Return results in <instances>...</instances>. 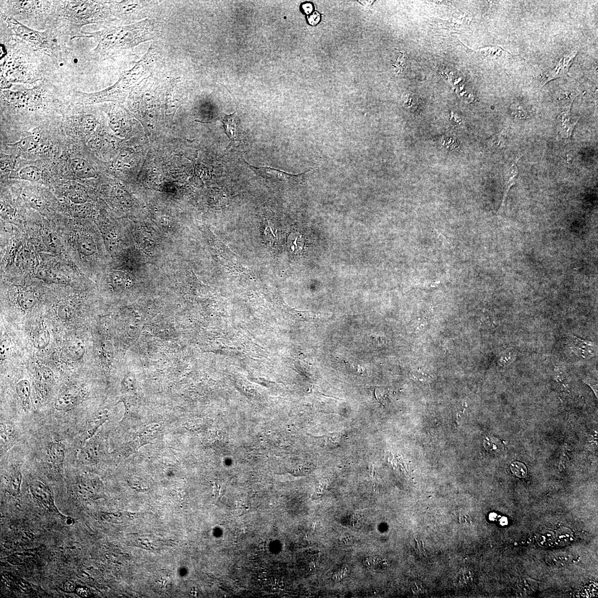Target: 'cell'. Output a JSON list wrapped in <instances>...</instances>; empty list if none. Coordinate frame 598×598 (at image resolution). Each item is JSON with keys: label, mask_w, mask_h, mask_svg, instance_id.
Here are the masks:
<instances>
[{"label": "cell", "mask_w": 598, "mask_h": 598, "mask_svg": "<svg viewBox=\"0 0 598 598\" xmlns=\"http://www.w3.org/2000/svg\"><path fill=\"white\" fill-rule=\"evenodd\" d=\"M161 25L154 18H148L129 25L112 26L93 32L80 33L77 38H93L97 42L93 51L95 55L103 57L117 55L133 49L142 43L155 39L161 34Z\"/></svg>", "instance_id": "cell-1"}, {"label": "cell", "mask_w": 598, "mask_h": 598, "mask_svg": "<svg viewBox=\"0 0 598 598\" xmlns=\"http://www.w3.org/2000/svg\"><path fill=\"white\" fill-rule=\"evenodd\" d=\"M51 16L53 23L71 38H77L84 26L104 23L113 19L107 1H61L56 2Z\"/></svg>", "instance_id": "cell-2"}, {"label": "cell", "mask_w": 598, "mask_h": 598, "mask_svg": "<svg viewBox=\"0 0 598 598\" xmlns=\"http://www.w3.org/2000/svg\"><path fill=\"white\" fill-rule=\"evenodd\" d=\"M158 62V51L151 45L140 60L124 73L117 82L102 91L92 93L78 92L83 101L94 104L107 101L123 102L141 81L150 76Z\"/></svg>", "instance_id": "cell-3"}, {"label": "cell", "mask_w": 598, "mask_h": 598, "mask_svg": "<svg viewBox=\"0 0 598 598\" xmlns=\"http://www.w3.org/2000/svg\"><path fill=\"white\" fill-rule=\"evenodd\" d=\"M1 17L15 35L27 43L33 50L41 51L58 63L60 61L59 47L51 32H40L27 27L15 18L1 12Z\"/></svg>", "instance_id": "cell-4"}, {"label": "cell", "mask_w": 598, "mask_h": 598, "mask_svg": "<svg viewBox=\"0 0 598 598\" xmlns=\"http://www.w3.org/2000/svg\"><path fill=\"white\" fill-rule=\"evenodd\" d=\"M111 9L114 20L124 23H134L148 18L156 4L149 1H107Z\"/></svg>", "instance_id": "cell-5"}, {"label": "cell", "mask_w": 598, "mask_h": 598, "mask_svg": "<svg viewBox=\"0 0 598 598\" xmlns=\"http://www.w3.org/2000/svg\"><path fill=\"white\" fill-rule=\"evenodd\" d=\"M3 3V13L25 21H37V19L51 15L52 1H7Z\"/></svg>", "instance_id": "cell-6"}, {"label": "cell", "mask_w": 598, "mask_h": 598, "mask_svg": "<svg viewBox=\"0 0 598 598\" xmlns=\"http://www.w3.org/2000/svg\"><path fill=\"white\" fill-rule=\"evenodd\" d=\"M243 161H245V163L248 168L254 172L257 175L263 179L269 180L270 181L277 182V183H301L310 178L315 171L314 169L312 168L303 174H292L269 167H257L248 163L245 160L243 159Z\"/></svg>", "instance_id": "cell-7"}, {"label": "cell", "mask_w": 598, "mask_h": 598, "mask_svg": "<svg viewBox=\"0 0 598 598\" xmlns=\"http://www.w3.org/2000/svg\"><path fill=\"white\" fill-rule=\"evenodd\" d=\"M30 490L35 499L50 513L66 521L68 518L62 515L55 504L54 495L50 488L41 481L34 480L30 484Z\"/></svg>", "instance_id": "cell-8"}, {"label": "cell", "mask_w": 598, "mask_h": 598, "mask_svg": "<svg viewBox=\"0 0 598 598\" xmlns=\"http://www.w3.org/2000/svg\"><path fill=\"white\" fill-rule=\"evenodd\" d=\"M3 94L9 103L19 106H37L41 104L42 100V90L40 87L16 92L6 90L4 91Z\"/></svg>", "instance_id": "cell-9"}, {"label": "cell", "mask_w": 598, "mask_h": 598, "mask_svg": "<svg viewBox=\"0 0 598 598\" xmlns=\"http://www.w3.org/2000/svg\"><path fill=\"white\" fill-rule=\"evenodd\" d=\"M578 50L572 51L564 55L554 67L544 72L540 81V88H542L551 81L558 78H571L568 71L578 54Z\"/></svg>", "instance_id": "cell-10"}, {"label": "cell", "mask_w": 598, "mask_h": 598, "mask_svg": "<svg viewBox=\"0 0 598 598\" xmlns=\"http://www.w3.org/2000/svg\"><path fill=\"white\" fill-rule=\"evenodd\" d=\"M569 346L578 357L583 358L592 357L596 353L597 347L594 343L575 336L569 337Z\"/></svg>", "instance_id": "cell-11"}, {"label": "cell", "mask_w": 598, "mask_h": 598, "mask_svg": "<svg viewBox=\"0 0 598 598\" xmlns=\"http://www.w3.org/2000/svg\"><path fill=\"white\" fill-rule=\"evenodd\" d=\"M18 439V435L15 428L11 425L1 423V456L6 454Z\"/></svg>", "instance_id": "cell-12"}, {"label": "cell", "mask_w": 598, "mask_h": 598, "mask_svg": "<svg viewBox=\"0 0 598 598\" xmlns=\"http://www.w3.org/2000/svg\"><path fill=\"white\" fill-rule=\"evenodd\" d=\"M65 447L59 442H52L47 448V454L49 462L56 468H60L63 466L66 456Z\"/></svg>", "instance_id": "cell-13"}, {"label": "cell", "mask_w": 598, "mask_h": 598, "mask_svg": "<svg viewBox=\"0 0 598 598\" xmlns=\"http://www.w3.org/2000/svg\"><path fill=\"white\" fill-rule=\"evenodd\" d=\"M22 478L20 468L12 466L8 473L6 482V490L9 495L16 497L20 494Z\"/></svg>", "instance_id": "cell-14"}, {"label": "cell", "mask_w": 598, "mask_h": 598, "mask_svg": "<svg viewBox=\"0 0 598 598\" xmlns=\"http://www.w3.org/2000/svg\"><path fill=\"white\" fill-rule=\"evenodd\" d=\"M79 397L73 392H66L57 399L55 408L59 411H66L75 407L79 403Z\"/></svg>", "instance_id": "cell-15"}, {"label": "cell", "mask_w": 598, "mask_h": 598, "mask_svg": "<svg viewBox=\"0 0 598 598\" xmlns=\"http://www.w3.org/2000/svg\"><path fill=\"white\" fill-rule=\"evenodd\" d=\"M99 455L98 444L95 442L92 441L86 444V446L81 450L79 459L81 463L87 465V464L96 463Z\"/></svg>", "instance_id": "cell-16"}, {"label": "cell", "mask_w": 598, "mask_h": 598, "mask_svg": "<svg viewBox=\"0 0 598 598\" xmlns=\"http://www.w3.org/2000/svg\"><path fill=\"white\" fill-rule=\"evenodd\" d=\"M71 169L74 174L80 178H90L95 175L92 166L87 161L80 158H75L71 161Z\"/></svg>", "instance_id": "cell-17"}, {"label": "cell", "mask_w": 598, "mask_h": 598, "mask_svg": "<svg viewBox=\"0 0 598 598\" xmlns=\"http://www.w3.org/2000/svg\"><path fill=\"white\" fill-rule=\"evenodd\" d=\"M35 379L37 384L42 387H49L54 384V372L48 367L41 366L36 371Z\"/></svg>", "instance_id": "cell-18"}, {"label": "cell", "mask_w": 598, "mask_h": 598, "mask_svg": "<svg viewBox=\"0 0 598 598\" xmlns=\"http://www.w3.org/2000/svg\"><path fill=\"white\" fill-rule=\"evenodd\" d=\"M16 390L23 407L28 408V405L30 404V397L31 394L30 382L27 380H22L18 382L16 387Z\"/></svg>", "instance_id": "cell-19"}, {"label": "cell", "mask_w": 598, "mask_h": 598, "mask_svg": "<svg viewBox=\"0 0 598 598\" xmlns=\"http://www.w3.org/2000/svg\"><path fill=\"white\" fill-rule=\"evenodd\" d=\"M222 122L227 136L231 141H235L237 138V118L235 113L225 116L222 119Z\"/></svg>", "instance_id": "cell-20"}, {"label": "cell", "mask_w": 598, "mask_h": 598, "mask_svg": "<svg viewBox=\"0 0 598 598\" xmlns=\"http://www.w3.org/2000/svg\"><path fill=\"white\" fill-rule=\"evenodd\" d=\"M78 251L85 256H90L97 251V246L93 239L87 236H80L78 239Z\"/></svg>", "instance_id": "cell-21"}, {"label": "cell", "mask_w": 598, "mask_h": 598, "mask_svg": "<svg viewBox=\"0 0 598 598\" xmlns=\"http://www.w3.org/2000/svg\"><path fill=\"white\" fill-rule=\"evenodd\" d=\"M68 355L74 360H79L84 356L85 349L84 344L78 339L69 342L66 347Z\"/></svg>", "instance_id": "cell-22"}, {"label": "cell", "mask_w": 598, "mask_h": 598, "mask_svg": "<svg viewBox=\"0 0 598 598\" xmlns=\"http://www.w3.org/2000/svg\"><path fill=\"white\" fill-rule=\"evenodd\" d=\"M37 301V298L35 294L33 291L29 290L20 292L17 298V302L19 307L25 310L32 309L36 305Z\"/></svg>", "instance_id": "cell-23"}, {"label": "cell", "mask_w": 598, "mask_h": 598, "mask_svg": "<svg viewBox=\"0 0 598 598\" xmlns=\"http://www.w3.org/2000/svg\"><path fill=\"white\" fill-rule=\"evenodd\" d=\"M363 564L367 568L377 572L386 570L389 566L386 559L380 557H367L363 561Z\"/></svg>", "instance_id": "cell-24"}, {"label": "cell", "mask_w": 598, "mask_h": 598, "mask_svg": "<svg viewBox=\"0 0 598 598\" xmlns=\"http://www.w3.org/2000/svg\"><path fill=\"white\" fill-rule=\"evenodd\" d=\"M75 307L71 301L61 303L57 308V313L59 318L64 320L72 319L75 314Z\"/></svg>", "instance_id": "cell-25"}, {"label": "cell", "mask_w": 598, "mask_h": 598, "mask_svg": "<svg viewBox=\"0 0 598 598\" xmlns=\"http://www.w3.org/2000/svg\"><path fill=\"white\" fill-rule=\"evenodd\" d=\"M97 125L96 119L91 114H85L80 117L78 122V126L81 132L88 134L92 133Z\"/></svg>", "instance_id": "cell-26"}, {"label": "cell", "mask_w": 598, "mask_h": 598, "mask_svg": "<svg viewBox=\"0 0 598 598\" xmlns=\"http://www.w3.org/2000/svg\"><path fill=\"white\" fill-rule=\"evenodd\" d=\"M19 177L24 180L37 181L41 179V171L35 166H26L19 172Z\"/></svg>", "instance_id": "cell-27"}, {"label": "cell", "mask_w": 598, "mask_h": 598, "mask_svg": "<svg viewBox=\"0 0 598 598\" xmlns=\"http://www.w3.org/2000/svg\"><path fill=\"white\" fill-rule=\"evenodd\" d=\"M42 238L45 246L51 251L56 253L61 252L62 248V243L55 234L48 233L44 234Z\"/></svg>", "instance_id": "cell-28"}, {"label": "cell", "mask_w": 598, "mask_h": 598, "mask_svg": "<svg viewBox=\"0 0 598 598\" xmlns=\"http://www.w3.org/2000/svg\"><path fill=\"white\" fill-rule=\"evenodd\" d=\"M50 340V332L47 330H45L35 338L33 340V346L37 349L45 348L49 344Z\"/></svg>", "instance_id": "cell-29"}, {"label": "cell", "mask_w": 598, "mask_h": 598, "mask_svg": "<svg viewBox=\"0 0 598 598\" xmlns=\"http://www.w3.org/2000/svg\"><path fill=\"white\" fill-rule=\"evenodd\" d=\"M518 172L519 170L518 166H517L516 165H514L513 167H511V176L509 178V181H507V183L505 184L503 200H502L500 209H501L502 206H503L504 205L507 196H508L511 188H512V186L516 184V179L517 176H518Z\"/></svg>", "instance_id": "cell-30"}, {"label": "cell", "mask_w": 598, "mask_h": 598, "mask_svg": "<svg viewBox=\"0 0 598 598\" xmlns=\"http://www.w3.org/2000/svg\"><path fill=\"white\" fill-rule=\"evenodd\" d=\"M288 243L293 252L299 253L303 250L304 240L300 234H291L289 238Z\"/></svg>", "instance_id": "cell-31"}, {"label": "cell", "mask_w": 598, "mask_h": 598, "mask_svg": "<svg viewBox=\"0 0 598 598\" xmlns=\"http://www.w3.org/2000/svg\"><path fill=\"white\" fill-rule=\"evenodd\" d=\"M69 198L75 203L83 204L87 202V196L82 189H74L70 191Z\"/></svg>", "instance_id": "cell-32"}, {"label": "cell", "mask_w": 598, "mask_h": 598, "mask_svg": "<svg viewBox=\"0 0 598 598\" xmlns=\"http://www.w3.org/2000/svg\"><path fill=\"white\" fill-rule=\"evenodd\" d=\"M511 470L516 476L525 478L528 475V468L522 463L516 462L511 464Z\"/></svg>", "instance_id": "cell-33"}, {"label": "cell", "mask_w": 598, "mask_h": 598, "mask_svg": "<svg viewBox=\"0 0 598 598\" xmlns=\"http://www.w3.org/2000/svg\"><path fill=\"white\" fill-rule=\"evenodd\" d=\"M18 146L24 151H30L36 147L37 140L33 136L27 137L19 142Z\"/></svg>", "instance_id": "cell-34"}, {"label": "cell", "mask_w": 598, "mask_h": 598, "mask_svg": "<svg viewBox=\"0 0 598 598\" xmlns=\"http://www.w3.org/2000/svg\"><path fill=\"white\" fill-rule=\"evenodd\" d=\"M11 343L10 340L7 337L2 339L1 342V360H6L9 355L11 351Z\"/></svg>", "instance_id": "cell-35"}, {"label": "cell", "mask_w": 598, "mask_h": 598, "mask_svg": "<svg viewBox=\"0 0 598 598\" xmlns=\"http://www.w3.org/2000/svg\"><path fill=\"white\" fill-rule=\"evenodd\" d=\"M124 273L121 271L113 272L111 275V278L113 284L117 286L123 285L124 281L125 280Z\"/></svg>", "instance_id": "cell-36"}, {"label": "cell", "mask_w": 598, "mask_h": 598, "mask_svg": "<svg viewBox=\"0 0 598 598\" xmlns=\"http://www.w3.org/2000/svg\"><path fill=\"white\" fill-rule=\"evenodd\" d=\"M308 21L311 25H316L320 21V15L317 12L315 11L312 15H310L308 17Z\"/></svg>", "instance_id": "cell-37"}, {"label": "cell", "mask_w": 598, "mask_h": 598, "mask_svg": "<svg viewBox=\"0 0 598 598\" xmlns=\"http://www.w3.org/2000/svg\"><path fill=\"white\" fill-rule=\"evenodd\" d=\"M84 204V203H83ZM78 205L76 208V212L80 216H84L87 215V204H83Z\"/></svg>", "instance_id": "cell-38"}, {"label": "cell", "mask_w": 598, "mask_h": 598, "mask_svg": "<svg viewBox=\"0 0 598 598\" xmlns=\"http://www.w3.org/2000/svg\"><path fill=\"white\" fill-rule=\"evenodd\" d=\"M301 7H302L304 12L307 14V15L312 13L313 11V6L312 3H304L302 4Z\"/></svg>", "instance_id": "cell-39"}, {"label": "cell", "mask_w": 598, "mask_h": 598, "mask_svg": "<svg viewBox=\"0 0 598 598\" xmlns=\"http://www.w3.org/2000/svg\"><path fill=\"white\" fill-rule=\"evenodd\" d=\"M586 382V384L589 385L593 391L595 392L596 395H598V385L595 383V381L591 380H587Z\"/></svg>", "instance_id": "cell-40"}, {"label": "cell", "mask_w": 598, "mask_h": 598, "mask_svg": "<svg viewBox=\"0 0 598 598\" xmlns=\"http://www.w3.org/2000/svg\"><path fill=\"white\" fill-rule=\"evenodd\" d=\"M76 593H77V594L79 596L85 597H88L89 592L87 590V588L82 587L77 588V589H76Z\"/></svg>", "instance_id": "cell-41"}, {"label": "cell", "mask_w": 598, "mask_h": 598, "mask_svg": "<svg viewBox=\"0 0 598 598\" xmlns=\"http://www.w3.org/2000/svg\"><path fill=\"white\" fill-rule=\"evenodd\" d=\"M64 590L66 591L72 592L74 590V585L71 582H66L64 585Z\"/></svg>", "instance_id": "cell-42"}]
</instances>
